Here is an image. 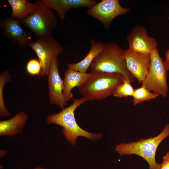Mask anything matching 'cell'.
<instances>
[{
	"label": "cell",
	"instance_id": "1",
	"mask_svg": "<svg viewBox=\"0 0 169 169\" xmlns=\"http://www.w3.org/2000/svg\"><path fill=\"white\" fill-rule=\"evenodd\" d=\"M87 101L82 97L74 100L69 106L64 108L60 112L49 115L46 120L47 125L54 124L62 127L61 131L67 140L71 145H74L79 136H83L92 141L101 138V133L94 134L82 128L77 124L74 112L80 105Z\"/></svg>",
	"mask_w": 169,
	"mask_h": 169
},
{
	"label": "cell",
	"instance_id": "2",
	"mask_svg": "<svg viewBox=\"0 0 169 169\" xmlns=\"http://www.w3.org/2000/svg\"><path fill=\"white\" fill-rule=\"evenodd\" d=\"M125 50L115 42L105 44L101 51L92 63L91 72L118 74L122 75L131 83L136 78L127 69Z\"/></svg>",
	"mask_w": 169,
	"mask_h": 169
},
{
	"label": "cell",
	"instance_id": "3",
	"mask_svg": "<svg viewBox=\"0 0 169 169\" xmlns=\"http://www.w3.org/2000/svg\"><path fill=\"white\" fill-rule=\"evenodd\" d=\"M168 136L169 124H167L157 136L141 139L135 142L117 144L115 150L121 156L132 154L139 156L147 161L149 165V169H160L161 163H158L156 161V151L159 144Z\"/></svg>",
	"mask_w": 169,
	"mask_h": 169
},
{
	"label": "cell",
	"instance_id": "4",
	"mask_svg": "<svg viewBox=\"0 0 169 169\" xmlns=\"http://www.w3.org/2000/svg\"><path fill=\"white\" fill-rule=\"evenodd\" d=\"M91 72L85 83L79 88L87 101L101 100L113 94L125 79L118 74Z\"/></svg>",
	"mask_w": 169,
	"mask_h": 169
},
{
	"label": "cell",
	"instance_id": "5",
	"mask_svg": "<svg viewBox=\"0 0 169 169\" xmlns=\"http://www.w3.org/2000/svg\"><path fill=\"white\" fill-rule=\"evenodd\" d=\"M34 3L33 12L19 21L36 39L52 36V32L57 26L55 14L43 0H37Z\"/></svg>",
	"mask_w": 169,
	"mask_h": 169
},
{
	"label": "cell",
	"instance_id": "6",
	"mask_svg": "<svg viewBox=\"0 0 169 169\" xmlns=\"http://www.w3.org/2000/svg\"><path fill=\"white\" fill-rule=\"evenodd\" d=\"M150 56L148 72L142 86L158 95L166 97L168 88L166 80L167 70L165 61L160 56L157 48L151 52Z\"/></svg>",
	"mask_w": 169,
	"mask_h": 169
},
{
	"label": "cell",
	"instance_id": "7",
	"mask_svg": "<svg viewBox=\"0 0 169 169\" xmlns=\"http://www.w3.org/2000/svg\"><path fill=\"white\" fill-rule=\"evenodd\" d=\"M29 47L35 53L40 63V75L43 77L47 76L52 61L63 51V46L52 36L36 39Z\"/></svg>",
	"mask_w": 169,
	"mask_h": 169
},
{
	"label": "cell",
	"instance_id": "8",
	"mask_svg": "<svg viewBox=\"0 0 169 169\" xmlns=\"http://www.w3.org/2000/svg\"><path fill=\"white\" fill-rule=\"evenodd\" d=\"M130 10L129 8L122 7L118 0H102L88 8L87 13L99 21L108 29L115 18Z\"/></svg>",
	"mask_w": 169,
	"mask_h": 169
},
{
	"label": "cell",
	"instance_id": "9",
	"mask_svg": "<svg viewBox=\"0 0 169 169\" xmlns=\"http://www.w3.org/2000/svg\"><path fill=\"white\" fill-rule=\"evenodd\" d=\"M49 98L51 105H56L62 109L67 105L63 94V80L60 76L57 57L52 61L48 74Z\"/></svg>",
	"mask_w": 169,
	"mask_h": 169
},
{
	"label": "cell",
	"instance_id": "10",
	"mask_svg": "<svg viewBox=\"0 0 169 169\" xmlns=\"http://www.w3.org/2000/svg\"><path fill=\"white\" fill-rule=\"evenodd\" d=\"M127 40L129 49L144 54H150L158 45L156 40L148 35L146 28L138 24L133 26L127 34Z\"/></svg>",
	"mask_w": 169,
	"mask_h": 169
},
{
	"label": "cell",
	"instance_id": "11",
	"mask_svg": "<svg viewBox=\"0 0 169 169\" xmlns=\"http://www.w3.org/2000/svg\"><path fill=\"white\" fill-rule=\"evenodd\" d=\"M4 35L13 44L21 48L29 47L33 42L31 36L23 29L19 21L12 16L0 21Z\"/></svg>",
	"mask_w": 169,
	"mask_h": 169
},
{
	"label": "cell",
	"instance_id": "12",
	"mask_svg": "<svg viewBox=\"0 0 169 169\" xmlns=\"http://www.w3.org/2000/svg\"><path fill=\"white\" fill-rule=\"evenodd\" d=\"M125 58L129 71L140 83H142L149 70L150 54L136 52L129 49L125 50Z\"/></svg>",
	"mask_w": 169,
	"mask_h": 169
},
{
	"label": "cell",
	"instance_id": "13",
	"mask_svg": "<svg viewBox=\"0 0 169 169\" xmlns=\"http://www.w3.org/2000/svg\"><path fill=\"white\" fill-rule=\"evenodd\" d=\"M91 74V72L82 73L74 70L69 68L65 70L63 79L64 98L67 102L73 98V89L82 86Z\"/></svg>",
	"mask_w": 169,
	"mask_h": 169
},
{
	"label": "cell",
	"instance_id": "14",
	"mask_svg": "<svg viewBox=\"0 0 169 169\" xmlns=\"http://www.w3.org/2000/svg\"><path fill=\"white\" fill-rule=\"evenodd\" d=\"M51 9L55 10L61 20L65 18L68 11L75 8H89L97 3L94 0H43Z\"/></svg>",
	"mask_w": 169,
	"mask_h": 169
},
{
	"label": "cell",
	"instance_id": "15",
	"mask_svg": "<svg viewBox=\"0 0 169 169\" xmlns=\"http://www.w3.org/2000/svg\"><path fill=\"white\" fill-rule=\"evenodd\" d=\"M28 118L27 113L20 111L11 118L0 121V135L12 136L23 131Z\"/></svg>",
	"mask_w": 169,
	"mask_h": 169
},
{
	"label": "cell",
	"instance_id": "16",
	"mask_svg": "<svg viewBox=\"0 0 169 169\" xmlns=\"http://www.w3.org/2000/svg\"><path fill=\"white\" fill-rule=\"evenodd\" d=\"M105 43L93 39L90 41V48L86 56L81 61L75 63H69L68 67L75 71L86 73L94 60L103 49Z\"/></svg>",
	"mask_w": 169,
	"mask_h": 169
},
{
	"label": "cell",
	"instance_id": "17",
	"mask_svg": "<svg viewBox=\"0 0 169 169\" xmlns=\"http://www.w3.org/2000/svg\"><path fill=\"white\" fill-rule=\"evenodd\" d=\"M12 9L11 16L20 20L32 13L35 8L34 3L26 0H8Z\"/></svg>",
	"mask_w": 169,
	"mask_h": 169
},
{
	"label": "cell",
	"instance_id": "18",
	"mask_svg": "<svg viewBox=\"0 0 169 169\" xmlns=\"http://www.w3.org/2000/svg\"><path fill=\"white\" fill-rule=\"evenodd\" d=\"M12 79L11 75L8 70L2 72L0 74V116L1 117H7L10 113L7 109L4 103L3 91L5 85Z\"/></svg>",
	"mask_w": 169,
	"mask_h": 169
},
{
	"label": "cell",
	"instance_id": "19",
	"mask_svg": "<svg viewBox=\"0 0 169 169\" xmlns=\"http://www.w3.org/2000/svg\"><path fill=\"white\" fill-rule=\"evenodd\" d=\"M158 95L150 91L144 87H141L135 89L133 96V103L136 105L145 101H148L155 98Z\"/></svg>",
	"mask_w": 169,
	"mask_h": 169
},
{
	"label": "cell",
	"instance_id": "20",
	"mask_svg": "<svg viewBox=\"0 0 169 169\" xmlns=\"http://www.w3.org/2000/svg\"><path fill=\"white\" fill-rule=\"evenodd\" d=\"M128 80L125 79L123 83L116 89L113 94V96L118 97H133L135 89Z\"/></svg>",
	"mask_w": 169,
	"mask_h": 169
},
{
	"label": "cell",
	"instance_id": "21",
	"mask_svg": "<svg viewBox=\"0 0 169 169\" xmlns=\"http://www.w3.org/2000/svg\"><path fill=\"white\" fill-rule=\"evenodd\" d=\"M41 66L40 63L36 59H32L27 62L26 65V70L28 73L32 76L40 75Z\"/></svg>",
	"mask_w": 169,
	"mask_h": 169
},
{
	"label": "cell",
	"instance_id": "22",
	"mask_svg": "<svg viewBox=\"0 0 169 169\" xmlns=\"http://www.w3.org/2000/svg\"><path fill=\"white\" fill-rule=\"evenodd\" d=\"M160 169H169V151L162 157V162Z\"/></svg>",
	"mask_w": 169,
	"mask_h": 169
},
{
	"label": "cell",
	"instance_id": "23",
	"mask_svg": "<svg viewBox=\"0 0 169 169\" xmlns=\"http://www.w3.org/2000/svg\"><path fill=\"white\" fill-rule=\"evenodd\" d=\"M165 62L167 70H169V49L167 50L165 53Z\"/></svg>",
	"mask_w": 169,
	"mask_h": 169
},
{
	"label": "cell",
	"instance_id": "24",
	"mask_svg": "<svg viewBox=\"0 0 169 169\" xmlns=\"http://www.w3.org/2000/svg\"><path fill=\"white\" fill-rule=\"evenodd\" d=\"M45 169L44 168H43L42 167H36L35 168H33V169Z\"/></svg>",
	"mask_w": 169,
	"mask_h": 169
}]
</instances>
